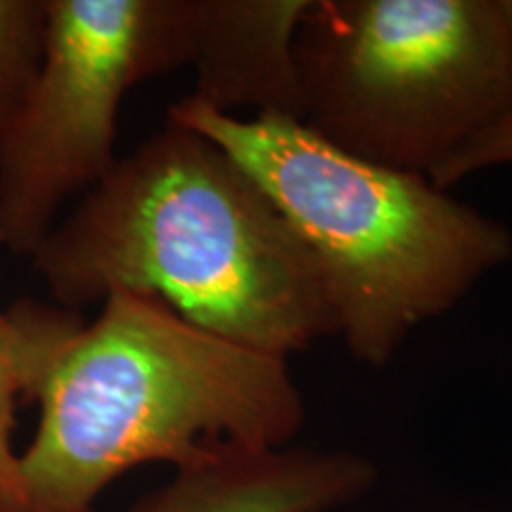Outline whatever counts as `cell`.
<instances>
[{
  "label": "cell",
  "instance_id": "cell-5",
  "mask_svg": "<svg viewBox=\"0 0 512 512\" xmlns=\"http://www.w3.org/2000/svg\"><path fill=\"white\" fill-rule=\"evenodd\" d=\"M195 22L197 0H46L41 60L0 133V249L34 254L110 174L126 95L190 67Z\"/></svg>",
  "mask_w": 512,
  "mask_h": 512
},
{
  "label": "cell",
  "instance_id": "cell-4",
  "mask_svg": "<svg viewBox=\"0 0 512 512\" xmlns=\"http://www.w3.org/2000/svg\"><path fill=\"white\" fill-rule=\"evenodd\" d=\"M294 60L302 124L408 174L432 176L512 114L498 0H311Z\"/></svg>",
  "mask_w": 512,
  "mask_h": 512
},
{
  "label": "cell",
  "instance_id": "cell-7",
  "mask_svg": "<svg viewBox=\"0 0 512 512\" xmlns=\"http://www.w3.org/2000/svg\"><path fill=\"white\" fill-rule=\"evenodd\" d=\"M311 0H197L195 91L230 117L302 121L294 38Z\"/></svg>",
  "mask_w": 512,
  "mask_h": 512
},
{
  "label": "cell",
  "instance_id": "cell-2",
  "mask_svg": "<svg viewBox=\"0 0 512 512\" xmlns=\"http://www.w3.org/2000/svg\"><path fill=\"white\" fill-rule=\"evenodd\" d=\"M24 401L22 512H93L150 463L174 470L228 451L290 446L306 403L290 361L197 328L164 302L117 290L53 349Z\"/></svg>",
  "mask_w": 512,
  "mask_h": 512
},
{
  "label": "cell",
  "instance_id": "cell-6",
  "mask_svg": "<svg viewBox=\"0 0 512 512\" xmlns=\"http://www.w3.org/2000/svg\"><path fill=\"white\" fill-rule=\"evenodd\" d=\"M377 467L349 448L228 451L174 470L126 512H337L370 494Z\"/></svg>",
  "mask_w": 512,
  "mask_h": 512
},
{
  "label": "cell",
  "instance_id": "cell-10",
  "mask_svg": "<svg viewBox=\"0 0 512 512\" xmlns=\"http://www.w3.org/2000/svg\"><path fill=\"white\" fill-rule=\"evenodd\" d=\"M508 164H512V114L460 147L456 155L434 171L430 181L441 190H451L472 174Z\"/></svg>",
  "mask_w": 512,
  "mask_h": 512
},
{
  "label": "cell",
  "instance_id": "cell-3",
  "mask_svg": "<svg viewBox=\"0 0 512 512\" xmlns=\"http://www.w3.org/2000/svg\"><path fill=\"white\" fill-rule=\"evenodd\" d=\"M171 124L238 162L316 264L337 337L358 363L384 368L420 325L446 316L512 259V230L430 176L339 150L285 117H230L183 98Z\"/></svg>",
  "mask_w": 512,
  "mask_h": 512
},
{
  "label": "cell",
  "instance_id": "cell-11",
  "mask_svg": "<svg viewBox=\"0 0 512 512\" xmlns=\"http://www.w3.org/2000/svg\"><path fill=\"white\" fill-rule=\"evenodd\" d=\"M498 10H501L505 22V34H508V46L512 57V0H498Z\"/></svg>",
  "mask_w": 512,
  "mask_h": 512
},
{
  "label": "cell",
  "instance_id": "cell-1",
  "mask_svg": "<svg viewBox=\"0 0 512 512\" xmlns=\"http://www.w3.org/2000/svg\"><path fill=\"white\" fill-rule=\"evenodd\" d=\"M62 309L126 290L290 361L337 335L311 254L233 157L192 128L152 133L29 256Z\"/></svg>",
  "mask_w": 512,
  "mask_h": 512
},
{
  "label": "cell",
  "instance_id": "cell-9",
  "mask_svg": "<svg viewBox=\"0 0 512 512\" xmlns=\"http://www.w3.org/2000/svg\"><path fill=\"white\" fill-rule=\"evenodd\" d=\"M46 31V0H0V133L34 79Z\"/></svg>",
  "mask_w": 512,
  "mask_h": 512
},
{
  "label": "cell",
  "instance_id": "cell-8",
  "mask_svg": "<svg viewBox=\"0 0 512 512\" xmlns=\"http://www.w3.org/2000/svg\"><path fill=\"white\" fill-rule=\"evenodd\" d=\"M79 323L81 311L29 299L0 311V512L24 510L22 467L12 441L17 401L27 396L38 370Z\"/></svg>",
  "mask_w": 512,
  "mask_h": 512
}]
</instances>
